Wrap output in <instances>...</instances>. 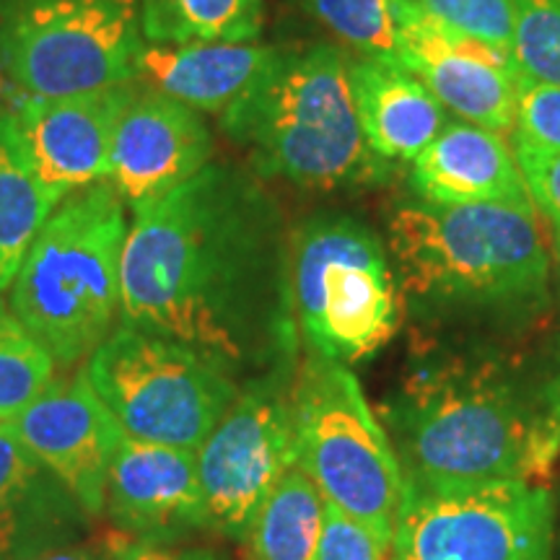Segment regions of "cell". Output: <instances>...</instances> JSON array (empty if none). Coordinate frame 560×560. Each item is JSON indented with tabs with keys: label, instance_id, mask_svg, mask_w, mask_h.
Listing matches in <instances>:
<instances>
[{
	"label": "cell",
	"instance_id": "4fadbf2b",
	"mask_svg": "<svg viewBox=\"0 0 560 560\" xmlns=\"http://www.w3.org/2000/svg\"><path fill=\"white\" fill-rule=\"evenodd\" d=\"M400 62L459 120L514 132L520 66L511 50L462 37L425 19L410 0H397Z\"/></svg>",
	"mask_w": 560,
	"mask_h": 560
},
{
	"label": "cell",
	"instance_id": "ba28073f",
	"mask_svg": "<svg viewBox=\"0 0 560 560\" xmlns=\"http://www.w3.org/2000/svg\"><path fill=\"white\" fill-rule=\"evenodd\" d=\"M83 371L125 436L182 450H198L242 392L221 363L130 325H117Z\"/></svg>",
	"mask_w": 560,
	"mask_h": 560
},
{
	"label": "cell",
	"instance_id": "52a82bcc",
	"mask_svg": "<svg viewBox=\"0 0 560 560\" xmlns=\"http://www.w3.org/2000/svg\"><path fill=\"white\" fill-rule=\"evenodd\" d=\"M291 402L296 465L327 503L392 540L408 478L353 371L306 353Z\"/></svg>",
	"mask_w": 560,
	"mask_h": 560
},
{
	"label": "cell",
	"instance_id": "484cf974",
	"mask_svg": "<svg viewBox=\"0 0 560 560\" xmlns=\"http://www.w3.org/2000/svg\"><path fill=\"white\" fill-rule=\"evenodd\" d=\"M47 470L19 436L13 420H0V556L11 550L19 516L37 499Z\"/></svg>",
	"mask_w": 560,
	"mask_h": 560
},
{
	"label": "cell",
	"instance_id": "3957f363",
	"mask_svg": "<svg viewBox=\"0 0 560 560\" xmlns=\"http://www.w3.org/2000/svg\"><path fill=\"white\" fill-rule=\"evenodd\" d=\"M384 223L402 293L423 304L524 312L548 299L550 257L535 210L408 195L389 202Z\"/></svg>",
	"mask_w": 560,
	"mask_h": 560
},
{
	"label": "cell",
	"instance_id": "2e32d148",
	"mask_svg": "<svg viewBox=\"0 0 560 560\" xmlns=\"http://www.w3.org/2000/svg\"><path fill=\"white\" fill-rule=\"evenodd\" d=\"M104 511L143 542L208 527L195 450L125 436L112 462Z\"/></svg>",
	"mask_w": 560,
	"mask_h": 560
},
{
	"label": "cell",
	"instance_id": "9a60e30c",
	"mask_svg": "<svg viewBox=\"0 0 560 560\" xmlns=\"http://www.w3.org/2000/svg\"><path fill=\"white\" fill-rule=\"evenodd\" d=\"M136 86L125 81L89 94L30 100L11 112L34 172L66 198L107 179L112 138Z\"/></svg>",
	"mask_w": 560,
	"mask_h": 560
},
{
	"label": "cell",
	"instance_id": "7c38bea8",
	"mask_svg": "<svg viewBox=\"0 0 560 560\" xmlns=\"http://www.w3.org/2000/svg\"><path fill=\"white\" fill-rule=\"evenodd\" d=\"M13 423L30 452L75 503L89 514H102L112 462L125 433L91 387L83 366L68 376H55Z\"/></svg>",
	"mask_w": 560,
	"mask_h": 560
},
{
	"label": "cell",
	"instance_id": "8992f818",
	"mask_svg": "<svg viewBox=\"0 0 560 560\" xmlns=\"http://www.w3.org/2000/svg\"><path fill=\"white\" fill-rule=\"evenodd\" d=\"M289 278L306 353L350 366L380 353L400 330V278L380 236L353 215L301 221L291 231Z\"/></svg>",
	"mask_w": 560,
	"mask_h": 560
},
{
	"label": "cell",
	"instance_id": "7a4b0ae2",
	"mask_svg": "<svg viewBox=\"0 0 560 560\" xmlns=\"http://www.w3.org/2000/svg\"><path fill=\"white\" fill-rule=\"evenodd\" d=\"M221 130L247 153L255 177L301 192H361L395 177V164L363 138L350 55L327 42L278 47L255 86L223 112Z\"/></svg>",
	"mask_w": 560,
	"mask_h": 560
},
{
	"label": "cell",
	"instance_id": "5b68a950",
	"mask_svg": "<svg viewBox=\"0 0 560 560\" xmlns=\"http://www.w3.org/2000/svg\"><path fill=\"white\" fill-rule=\"evenodd\" d=\"M400 412L402 470L412 488L529 480L558 450L542 412L532 416L495 374L429 376Z\"/></svg>",
	"mask_w": 560,
	"mask_h": 560
},
{
	"label": "cell",
	"instance_id": "9c48e42d",
	"mask_svg": "<svg viewBox=\"0 0 560 560\" xmlns=\"http://www.w3.org/2000/svg\"><path fill=\"white\" fill-rule=\"evenodd\" d=\"M143 45L140 0H11L0 13V68L30 100L136 81Z\"/></svg>",
	"mask_w": 560,
	"mask_h": 560
},
{
	"label": "cell",
	"instance_id": "83f0119b",
	"mask_svg": "<svg viewBox=\"0 0 560 560\" xmlns=\"http://www.w3.org/2000/svg\"><path fill=\"white\" fill-rule=\"evenodd\" d=\"M514 143L560 151V86L520 75L516 83Z\"/></svg>",
	"mask_w": 560,
	"mask_h": 560
},
{
	"label": "cell",
	"instance_id": "f1b7e54d",
	"mask_svg": "<svg viewBox=\"0 0 560 560\" xmlns=\"http://www.w3.org/2000/svg\"><path fill=\"white\" fill-rule=\"evenodd\" d=\"M392 540L325 501L317 560H387Z\"/></svg>",
	"mask_w": 560,
	"mask_h": 560
},
{
	"label": "cell",
	"instance_id": "d6986e66",
	"mask_svg": "<svg viewBox=\"0 0 560 560\" xmlns=\"http://www.w3.org/2000/svg\"><path fill=\"white\" fill-rule=\"evenodd\" d=\"M350 86L369 149L389 164H410L450 122L444 104L400 62L350 58Z\"/></svg>",
	"mask_w": 560,
	"mask_h": 560
},
{
	"label": "cell",
	"instance_id": "5bb4252c",
	"mask_svg": "<svg viewBox=\"0 0 560 560\" xmlns=\"http://www.w3.org/2000/svg\"><path fill=\"white\" fill-rule=\"evenodd\" d=\"M213 161V136L200 112L143 83L122 109L107 179L130 208L149 206L190 182Z\"/></svg>",
	"mask_w": 560,
	"mask_h": 560
},
{
	"label": "cell",
	"instance_id": "603a6c76",
	"mask_svg": "<svg viewBox=\"0 0 560 560\" xmlns=\"http://www.w3.org/2000/svg\"><path fill=\"white\" fill-rule=\"evenodd\" d=\"M293 3L359 58L400 62L397 0H293Z\"/></svg>",
	"mask_w": 560,
	"mask_h": 560
},
{
	"label": "cell",
	"instance_id": "4316f807",
	"mask_svg": "<svg viewBox=\"0 0 560 560\" xmlns=\"http://www.w3.org/2000/svg\"><path fill=\"white\" fill-rule=\"evenodd\" d=\"M410 3L444 30L514 52L516 0H410Z\"/></svg>",
	"mask_w": 560,
	"mask_h": 560
},
{
	"label": "cell",
	"instance_id": "8fae6325",
	"mask_svg": "<svg viewBox=\"0 0 560 560\" xmlns=\"http://www.w3.org/2000/svg\"><path fill=\"white\" fill-rule=\"evenodd\" d=\"M195 459L206 524L242 537L260 501L299 459L291 395L272 376L252 382L195 450Z\"/></svg>",
	"mask_w": 560,
	"mask_h": 560
},
{
	"label": "cell",
	"instance_id": "44dd1931",
	"mask_svg": "<svg viewBox=\"0 0 560 560\" xmlns=\"http://www.w3.org/2000/svg\"><path fill=\"white\" fill-rule=\"evenodd\" d=\"M325 499L310 475L293 465L244 529L252 560H317Z\"/></svg>",
	"mask_w": 560,
	"mask_h": 560
},
{
	"label": "cell",
	"instance_id": "f546056e",
	"mask_svg": "<svg viewBox=\"0 0 560 560\" xmlns=\"http://www.w3.org/2000/svg\"><path fill=\"white\" fill-rule=\"evenodd\" d=\"M514 156L520 164L522 177L527 182L532 206L560 231V151L529 149V145L514 143Z\"/></svg>",
	"mask_w": 560,
	"mask_h": 560
},
{
	"label": "cell",
	"instance_id": "6da1fadb",
	"mask_svg": "<svg viewBox=\"0 0 560 560\" xmlns=\"http://www.w3.org/2000/svg\"><path fill=\"white\" fill-rule=\"evenodd\" d=\"M130 210L120 325L182 342L234 376L291 359V231L260 182L210 161Z\"/></svg>",
	"mask_w": 560,
	"mask_h": 560
},
{
	"label": "cell",
	"instance_id": "1f68e13d",
	"mask_svg": "<svg viewBox=\"0 0 560 560\" xmlns=\"http://www.w3.org/2000/svg\"><path fill=\"white\" fill-rule=\"evenodd\" d=\"M115 560H215L200 550H172L156 542H132L115 552Z\"/></svg>",
	"mask_w": 560,
	"mask_h": 560
},
{
	"label": "cell",
	"instance_id": "ac0fdd59",
	"mask_svg": "<svg viewBox=\"0 0 560 560\" xmlns=\"http://www.w3.org/2000/svg\"><path fill=\"white\" fill-rule=\"evenodd\" d=\"M278 47L229 45V42H200V45H151L140 47L136 81L159 94L172 96L195 112L223 115L242 100L276 58Z\"/></svg>",
	"mask_w": 560,
	"mask_h": 560
},
{
	"label": "cell",
	"instance_id": "e0dca14e",
	"mask_svg": "<svg viewBox=\"0 0 560 560\" xmlns=\"http://www.w3.org/2000/svg\"><path fill=\"white\" fill-rule=\"evenodd\" d=\"M408 190L441 206H503L535 210L514 151L499 132L450 120L429 149L410 161Z\"/></svg>",
	"mask_w": 560,
	"mask_h": 560
},
{
	"label": "cell",
	"instance_id": "4dcf8cb0",
	"mask_svg": "<svg viewBox=\"0 0 560 560\" xmlns=\"http://www.w3.org/2000/svg\"><path fill=\"white\" fill-rule=\"evenodd\" d=\"M115 552L75 542H24L0 560H115Z\"/></svg>",
	"mask_w": 560,
	"mask_h": 560
},
{
	"label": "cell",
	"instance_id": "d6a6232c",
	"mask_svg": "<svg viewBox=\"0 0 560 560\" xmlns=\"http://www.w3.org/2000/svg\"><path fill=\"white\" fill-rule=\"evenodd\" d=\"M542 416L545 423L550 425V431L556 433V439L560 441V374L548 384V389H545Z\"/></svg>",
	"mask_w": 560,
	"mask_h": 560
},
{
	"label": "cell",
	"instance_id": "d4e9b609",
	"mask_svg": "<svg viewBox=\"0 0 560 560\" xmlns=\"http://www.w3.org/2000/svg\"><path fill=\"white\" fill-rule=\"evenodd\" d=\"M514 58L524 79L560 86V0H516Z\"/></svg>",
	"mask_w": 560,
	"mask_h": 560
},
{
	"label": "cell",
	"instance_id": "30bf717a",
	"mask_svg": "<svg viewBox=\"0 0 560 560\" xmlns=\"http://www.w3.org/2000/svg\"><path fill=\"white\" fill-rule=\"evenodd\" d=\"M392 560H550L552 499L529 480L408 486Z\"/></svg>",
	"mask_w": 560,
	"mask_h": 560
},
{
	"label": "cell",
	"instance_id": "cb8c5ba5",
	"mask_svg": "<svg viewBox=\"0 0 560 560\" xmlns=\"http://www.w3.org/2000/svg\"><path fill=\"white\" fill-rule=\"evenodd\" d=\"M58 376V363L21 325L9 299L0 293V420L30 408Z\"/></svg>",
	"mask_w": 560,
	"mask_h": 560
},
{
	"label": "cell",
	"instance_id": "7402d4cb",
	"mask_svg": "<svg viewBox=\"0 0 560 560\" xmlns=\"http://www.w3.org/2000/svg\"><path fill=\"white\" fill-rule=\"evenodd\" d=\"M262 19V0H140V30L151 45H242L260 37Z\"/></svg>",
	"mask_w": 560,
	"mask_h": 560
},
{
	"label": "cell",
	"instance_id": "ffe728a7",
	"mask_svg": "<svg viewBox=\"0 0 560 560\" xmlns=\"http://www.w3.org/2000/svg\"><path fill=\"white\" fill-rule=\"evenodd\" d=\"M66 195L34 172L16 120L0 115V293L9 291L26 252Z\"/></svg>",
	"mask_w": 560,
	"mask_h": 560
},
{
	"label": "cell",
	"instance_id": "277c9868",
	"mask_svg": "<svg viewBox=\"0 0 560 560\" xmlns=\"http://www.w3.org/2000/svg\"><path fill=\"white\" fill-rule=\"evenodd\" d=\"M125 206L109 179L68 195L13 278L11 310L58 371L83 366L120 325Z\"/></svg>",
	"mask_w": 560,
	"mask_h": 560
},
{
	"label": "cell",
	"instance_id": "836d02e7",
	"mask_svg": "<svg viewBox=\"0 0 560 560\" xmlns=\"http://www.w3.org/2000/svg\"><path fill=\"white\" fill-rule=\"evenodd\" d=\"M556 255H558V268H560V231H556Z\"/></svg>",
	"mask_w": 560,
	"mask_h": 560
}]
</instances>
